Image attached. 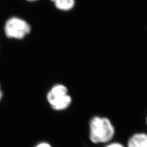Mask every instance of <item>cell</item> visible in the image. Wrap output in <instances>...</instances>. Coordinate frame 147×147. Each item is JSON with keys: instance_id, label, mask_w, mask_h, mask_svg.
<instances>
[{"instance_id": "obj_1", "label": "cell", "mask_w": 147, "mask_h": 147, "mask_svg": "<svg viewBox=\"0 0 147 147\" xmlns=\"http://www.w3.org/2000/svg\"><path fill=\"white\" fill-rule=\"evenodd\" d=\"M115 128L110 119L105 117L94 116L89 123V138L94 144H107L115 135Z\"/></svg>"}, {"instance_id": "obj_2", "label": "cell", "mask_w": 147, "mask_h": 147, "mask_svg": "<svg viewBox=\"0 0 147 147\" xmlns=\"http://www.w3.org/2000/svg\"><path fill=\"white\" fill-rule=\"evenodd\" d=\"M32 30L30 23L24 18L12 16L6 20L4 25V33L10 39L23 40L29 36Z\"/></svg>"}, {"instance_id": "obj_3", "label": "cell", "mask_w": 147, "mask_h": 147, "mask_svg": "<svg viewBox=\"0 0 147 147\" xmlns=\"http://www.w3.org/2000/svg\"><path fill=\"white\" fill-rule=\"evenodd\" d=\"M47 99L51 107L56 111H62L72 104V98L67 87L61 84L53 85L48 92Z\"/></svg>"}, {"instance_id": "obj_4", "label": "cell", "mask_w": 147, "mask_h": 147, "mask_svg": "<svg viewBox=\"0 0 147 147\" xmlns=\"http://www.w3.org/2000/svg\"><path fill=\"white\" fill-rule=\"evenodd\" d=\"M126 147H147V133H134L129 138Z\"/></svg>"}, {"instance_id": "obj_5", "label": "cell", "mask_w": 147, "mask_h": 147, "mask_svg": "<svg viewBox=\"0 0 147 147\" xmlns=\"http://www.w3.org/2000/svg\"><path fill=\"white\" fill-rule=\"evenodd\" d=\"M58 11L63 12L69 11L74 7L76 0H50Z\"/></svg>"}, {"instance_id": "obj_6", "label": "cell", "mask_w": 147, "mask_h": 147, "mask_svg": "<svg viewBox=\"0 0 147 147\" xmlns=\"http://www.w3.org/2000/svg\"><path fill=\"white\" fill-rule=\"evenodd\" d=\"M104 147H126L120 142H110L107 144Z\"/></svg>"}, {"instance_id": "obj_7", "label": "cell", "mask_w": 147, "mask_h": 147, "mask_svg": "<svg viewBox=\"0 0 147 147\" xmlns=\"http://www.w3.org/2000/svg\"><path fill=\"white\" fill-rule=\"evenodd\" d=\"M36 147H52L50 146V144L45 143V142H42V143H40L39 144H38Z\"/></svg>"}, {"instance_id": "obj_8", "label": "cell", "mask_w": 147, "mask_h": 147, "mask_svg": "<svg viewBox=\"0 0 147 147\" xmlns=\"http://www.w3.org/2000/svg\"><path fill=\"white\" fill-rule=\"evenodd\" d=\"M2 98H3V91L1 88V86H0V100H1Z\"/></svg>"}, {"instance_id": "obj_9", "label": "cell", "mask_w": 147, "mask_h": 147, "mask_svg": "<svg viewBox=\"0 0 147 147\" xmlns=\"http://www.w3.org/2000/svg\"><path fill=\"white\" fill-rule=\"evenodd\" d=\"M25 1L29 2V3H34V2L39 1V0H25Z\"/></svg>"}, {"instance_id": "obj_10", "label": "cell", "mask_w": 147, "mask_h": 147, "mask_svg": "<svg viewBox=\"0 0 147 147\" xmlns=\"http://www.w3.org/2000/svg\"><path fill=\"white\" fill-rule=\"evenodd\" d=\"M146 125H147V115H146Z\"/></svg>"}]
</instances>
